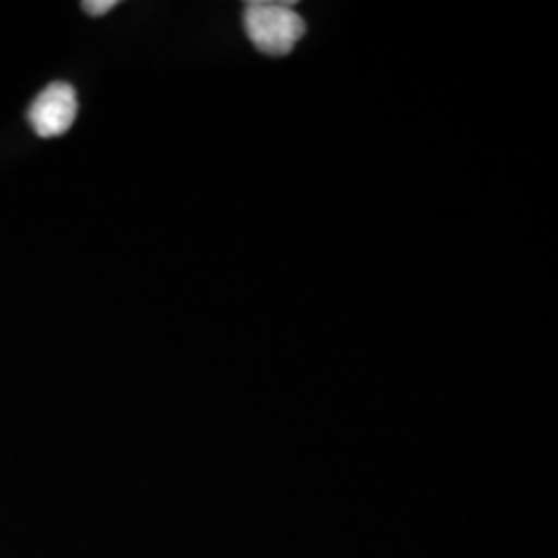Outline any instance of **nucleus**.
Instances as JSON below:
<instances>
[{
	"instance_id": "2",
	"label": "nucleus",
	"mask_w": 558,
	"mask_h": 558,
	"mask_svg": "<svg viewBox=\"0 0 558 558\" xmlns=\"http://www.w3.org/2000/svg\"><path fill=\"white\" fill-rule=\"evenodd\" d=\"M78 114V96L68 83H52L34 99L29 122L39 137H58L73 128Z\"/></svg>"
},
{
	"instance_id": "1",
	"label": "nucleus",
	"mask_w": 558,
	"mask_h": 558,
	"mask_svg": "<svg viewBox=\"0 0 558 558\" xmlns=\"http://www.w3.org/2000/svg\"><path fill=\"white\" fill-rule=\"evenodd\" d=\"M243 26L251 45L264 54H288L303 39L305 21L292 3H267L254 0L243 11Z\"/></svg>"
},
{
	"instance_id": "3",
	"label": "nucleus",
	"mask_w": 558,
	"mask_h": 558,
	"mask_svg": "<svg viewBox=\"0 0 558 558\" xmlns=\"http://www.w3.org/2000/svg\"><path fill=\"white\" fill-rule=\"evenodd\" d=\"M117 5V0H99V3H83V11L90 13V16H104V13L111 11Z\"/></svg>"
}]
</instances>
